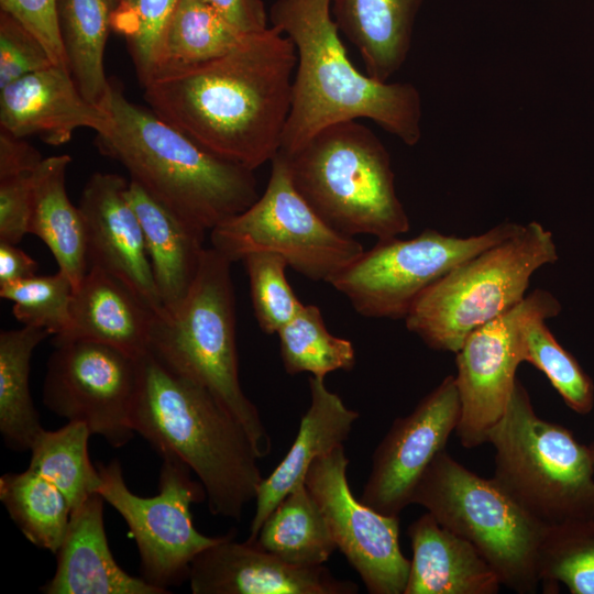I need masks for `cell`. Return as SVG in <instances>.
Returning <instances> with one entry per match:
<instances>
[{"mask_svg":"<svg viewBox=\"0 0 594 594\" xmlns=\"http://www.w3.org/2000/svg\"><path fill=\"white\" fill-rule=\"evenodd\" d=\"M296 64L293 42L271 25L220 57L151 79L143 97L204 150L254 170L280 150Z\"/></svg>","mask_w":594,"mask_h":594,"instance_id":"1","label":"cell"},{"mask_svg":"<svg viewBox=\"0 0 594 594\" xmlns=\"http://www.w3.org/2000/svg\"><path fill=\"white\" fill-rule=\"evenodd\" d=\"M270 20L290 38L297 56L282 153H294L327 125L358 119L373 121L407 146L420 141V92L410 82L378 81L355 68L331 0H276Z\"/></svg>","mask_w":594,"mask_h":594,"instance_id":"2","label":"cell"},{"mask_svg":"<svg viewBox=\"0 0 594 594\" xmlns=\"http://www.w3.org/2000/svg\"><path fill=\"white\" fill-rule=\"evenodd\" d=\"M136 363L133 430L198 477L211 514L240 520L264 479L249 433L206 388L150 351Z\"/></svg>","mask_w":594,"mask_h":594,"instance_id":"3","label":"cell"},{"mask_svg":"<svg viewBox=\"0 0 594 594\" xmlns=\"http://www.w3.org/2000/svg\"><path fill=\"white\" fill-rule=\"evenodd\" d=\"M107 111L112 122L97 134L100 152L189 226L211 231L258 198L254 170L204 150L117 85Z\"/></svg>","mask_w":594,"mask_h":594,"instance_id":"4","label":"cell"},{"mask_svg":"<svg viewBox=\"0 0 594 594\" xmlns=\"http://www.w3.org/2000/svg\"><path fill=\"white\" fill-rule=\"evenodd\" d=\"M284 156L298 193L336 231L377 239L409 231L389 153L358 120L327 125Z\"/></svg>","mask_w":594,"mask_h":594,"instance_id":"5","label":"cell"},{"mask_svg":"<svg viewBox=\"0 0 594 594\" xmlns=\"http://www.w3.org/2000/svg\"><path fill=\"white\" fill-rule=\"evenodd\" d=\"M231 264L213 248H205L186 298L174 311L155 316L148 351L217 398L263 459L272 451V440L239 380Z\"/></svg>","mask_w":594,"mask_h":594,"instance_id":"6","label":"cell"},{"mask_svg":"<svg viewBox=\"0 0 594 594\" xmlns=\"http://www.w3.org/2000/svg\"><path fill=\"white\" fill-rule=\"evenodd\" d=\"M494 481L546 526L594 518V459L565 427L540 418L516 381L505 415L488 437Z\"/></svg>","mask_w":594,"mask_h":594,"instance_id":"7","label":"cell"},{"mask_svg":"<svg viewBox=\"0 0 594 594\" xmlns=\"http://www.w3.org/2000/svg\"><path fill=\"white\" fill-rule=\"evenodd\" d=\"M558 258L549 230L537 221L522 224L428 287L404 319L406 327L429 348L457 353L473 330L519 304L534 273Z\"/></svg>","mask_w":594,"mask_h":594,"instance_id":"8","label":"cell"},{"mask_svg":"<svg viewBox=\"0 0 594 594\" xmlns=\"http://www.w3.org/2000/svg\"><path fill=\"white\" fill-rule=\"evenodd\" d=\"M411 504L471 542L501 584L519 594L537 592L538 553L548 526L527 514L493 477L480 476L443 450L417 483Z\"/></svg>","mask_w":594,"mask_h":594,"instance_id":"9","label":"cell"},{"mask_svg":"<svg viewBox=\"0 0 594 594\" xmlns=\"http://www.w3.org/2000/svg\"><path fill=\"white\" fill-rule=\"evenodd\" d=\"M264 193L242 212L210 231L211 244L231 263L255 252L280 255L311 280H329L364 251L353 237L327 224L293 184L278 152Z\"/></svg>","mask_w":594,"mask_h":594,"instance_id":"10","label":"cell"},{"mask_svg":"<svg viewBox=\"0 0 594 594\" xmlns=\"http://www.w3.org/2000/svg\"><path fill=\"white\" fill-rule=\"evenodd\" d=\"M522 224L503 222L461 238L426 229L413 239H377L328 284L367 318L405 319L418 297L459 264L516 234Z\"/></svg>","mask_w":594,"mask_h":594,"instance_id":"11","label":"cell"},{"mask_svg":"<svg viewBox=\"0 0 594 594\" xmlns=\"http://www.w3.org/2000/svg\"><path fill=\"white\" fill-rule=\"evenodd\" d=\"M97 468L101 476L98 494L127 522L138 546L142 578L165 591L188 580L195 558L222 538L202 535L193 522L191 505L206 501L199 480L191 477L185 464L165 458L158 494L142 497L127 486L118 460Z\"/></svg>","mask_w":594,"mask_h":594,"instance_id":"12","label":"cell"},{"mask_svg":"<svg viewBox=\"0 0 594 594\" xmlns=\"http://www.w3.org/2000/svg\"><path fill=\"white\" fill-rule=\"evenodd\" d=\"M562 310L548 290L538 288L514 308L473 330L455 353V384L461 414L455 432L466 449L488 442L507 409L516 371L525 362V332L536 318Z\"/></svg>","mask_w":594,"mask_h":594,"instance_id":"13","label":"cell"},{"mask_svg":"<svg viewBox=\"0 0 594 594\" xmlns=\"http://www.w3.org/2000/svg\"><path fill=\"white\" fill-rule=\"evenodd\" d=\"M43 403L67 421L121 448L134 436L131 410L138 382L136 359L111 345L87 340H53Z\"/></svg>","mask_w":594,"mask_h":594,"instance_id":"14","label":"cell"},{"mask_svg":"<svg viewBox=\"0 0 594 594\" xmlns=\"http://www.w3.org/2000/svg\"><path fill=\"white\" fill-rule=\"evenodd\" d=\"M344 446L316 459L305 483L328 521L337 548L371 594H404L410 561L399 546V516L356 499L348 482Z\"/></svg>","mask_w":594,"mask_h":594,"instance_id":"15","label":"cell"},{"mask_svg":"<svg viewBox=\"0 0 594 594\" xmlns=\"http://www.w3.org/2000/svg\"><path fill=\"white\" fill-rule=\"evenodd\" d=\"M461 414L454 375L446 376L405 417L392 427L374 450L361 501L388 515L411 504L417 483L455 431Z\"/></svg>","mask_w":594,"mask_h":594,"instance_id":"16","label":"cell"},{"mask_svg":"<svg viewBox=\"0 0 594 594\" xmlns=\"http://www.w3.org/2000/svg\"><path fill=\"white\" fill-rule=\"evenodd\" d=\"M128 188L129 182L122 176L95 173L82 189L79 209L86 226L89 266L120 279L161 315L164 308Z\"/></svg>","mask_w":594,"mask_h":594,"instance_id":"17","label":"cell"},{"mask_svg":"<svg viewBox=\"0 0 594 594\" xmlns=\"http://www.w3.org/2000/svg\"><path fill=\"white\" fill-rule=\"evenodd\" d=\"M188 581L194 594H356L359 586L336 578L323 565H290L233 531L193 561Z\"/></svg>","mask_w":594,"mask_h":594,"instance_id":"18","label":"cell"},{"mask_svg":"<svg viewBox=\"0 0 594 594\" xmlns=\"http://www.w3.org/2000/svg\"><path fill=\"white\" fill-rule=\"evenodd\" d=\"M111 117L89 102L67 68L52 65L0 89V127L18 138L37 135L45 143H67L74 131L97 134L111 127Z\"/></svg>","mask_w":594,"mask_h":594,"instance_id":"19","label":"cell"},{"mask_svg":"<svg viewBox=\"0 0 594 594\" xmlns=\"http://www.w3.org/2000/svg\"><path fill=\"white\" fill-rule=\"evenodd\" d=\"M103 498L91 495L72 512L56 552V570L41 591L46 594H165L143 578L125 572L110 550L103 522Z\"/></svg>","mask_w":594,"mask_h":594,"instance_id":"20","label":"cell"},{"mask_svg":"<svg viewBox=\"0 0 594 594\" xmlns=\"http://www.w3.org/2000/svg\"><path fill=\"white\" fill-rule=\"evenodd\" d=\"M309 389L310 405L300 419L294 443L258 486L248 542L255 540L265 518L297 483L305 480L312 462L343 444L360 416L338 394L328 389L324 378L309 377Z\"/></svg>","mask_w":594,"mask_h":594,"instance_id":"21","label":"cell"},{"mask_svg":"<svg viewBox=\"0 0 594 594\" xmlns=\"http://www.w3.org/2000/svg\"><path fill=\"white\" fill-rule=\"evenodd\" d=\"M156 315L124 283L91 265L74 292L68 331L53 340H92L138 359L148 351Z\"/></svg>","mask_w":594,"mask_h":594,"instance_id":"22","label":"cell"},{"mask_svg":"<svg viewBox=\"0 0 594 594\" xmlns=\"http://www.w3.org/2000/svg\"><path fill=\"white\" fill-rule=\"evenodd\" d=\"M413 560L404 594H495L501 581L468 540L425 513L407 529Z\"/></svg>","mask_w":594,"mask_h":594,"instance_id":"23","label":"cell"},{"mask_svg":"<svg viewBox=\"0 0 594 594\" xmlns=\"http://www.w3.org/2000/svg\"><path fill=\"white\" fill-rule=\"evenodd\" d=\"M128 197L142 226L164 312H172L195 282L206 232L183 221L133 180L129 182Z\"/></svg>","mask_w":594,"mask_h":594,"instance_id":"24","label":"cell"},{"mask_svg":"<svg viewBox=\"0 0 594 594\" xmlns=\"http://www.w3.org/2000/svg\"><path fill=\"white\" fill-rule=\"evenodd\" d=\"M426 0H331L339 31L356 47L366 75L386 82L407 59Z\"/></svg>","mask_w":594,"mask_h":594,"instance_id":"25","label":"cell"},{"mask_svg":"<svg viewBox=\"0 0 594 594\" xmlns=\"http://www.w3.org/2000/svg\"><path fill=\"white\" fill-rule=\"evenodd\" d=\"M67 154L43 158L33 172L29 233L40 238L53 254L58 270L79 287L88 268L84 217L66 190Z\"/></svg>","mask_w":594,"mask_h":594,"instance_id":"26","label":"cell"},{"mask_svg":"<svg viewBox=\"0 0 594 594\" xmlns=\"http://www.w3.org/2000/svg\"><path fill=\"white\" fill-rule=\"evenodd\" d=\"M119 0H56L61 40L70 75L82 96L108 113L112 84L103 57Z\"/></svg>","mask_w":594,"mask_h":594,"instance_id":"27","label":"cell"},{"mask_svg":"<svg viewBox=\"0 0 594 594\" xmlns=\"http://www.w3.org/2000/svg\"><path fill=\"white\" fill-rule=\"evenodd\" d=\"M252 543L300 568L323 565L337 549L324 514L305 480L275 506Z\"/></svg>","mask_w":594,"mask_h":594,"instance_id":"28","label":"cell"},{"mask_svg":"<svg viewBox=\"0 0 594 594\" xmlns=\"http://www.w3.org/2000/svg\"><path fill=\"white\" fill-rule=\"evenodd\" d=\"M50 332L23 326L0 333V432L6 446L30 451L44 429L30 391L31 359Z\"/></svg>","mask_w":594,"mask_h":594,"instance_id":"29","label":"cell"},{"mask_svg":"<svg viewBox=\"0 0 594 594\" xmlns=\"http://www.w3.org/2000/svg\"><path fill=\"white\" fill-rule=\"evenodd\" d=\"M245 35L202 0H180L167 28L153 78L220 57Z\"/></svg>","mask_w":594,"mask_h":594,"instance_id":"30","label":"cell"},{"mask_svg":"<svg viewBox=\"0 0 594 594\" xmlns=\"http://www.w3.org/2000/svg\"><path fill=\"white\" fill-rule=\"evenodd\" d=\"M89 428L68 421L57 430L43 429L30 451L28 470L53 483L66 497L72 512L98 493L101 476L88 453Z\"/></svg>","mask_w":594,"mask_h":594,"instance_id":"31","label":"cell"},{"mask_svg":"<svg viewBox=\"0 0 594 594\" xmlns=\"http://www.w3.org/2000/svg\"><path fill=\"white\" fill-rule=\"evenodd\" d=\"M0 499L24 537L56 554L70 520L64 494L50 481L25 470L0 477Z\"/></svg>","mask_w":594,"mask_h":594,"instance_id":"32","label":"cell"},{"mask_svg":"<svg viewBox=\"0 0 594 594\" xmlns=\"http://www.w3.org/2000/svg\"><path fill=\"white\" fill-rule=\"evenodd\" d=\"M277 336L282 362L290 375L307 372L324 378L331 372H348L355 365L352 342L328 331L316 305H304Z\"/></svg>","mask_w":594,"mask_h":594,"instance_id":"33","label":"cell"},{"mask_svg":"<svg viewBox=\"0 0 594 594\" xmlns=\"http://www.w3.org/2000/svg\"><path fill=\"white\" fill-rule=\"evenodd\" d=\"M538 575L546 593H558L561 583L572 594H594V518L547 527Z\"/></svg>","mask_w":594,"mask_h":594,"instance_id":"34","label":"cell"},{"mask_svg":"<svg viewBox=\"0 0 594 594\" xmlns=\"http://www.w3.org/2000/svg\"><path fill=\"white\" fill-rule=\"evenodd\" d=\"M180 0H120L111 29L128 44L136 76L145 85L156 74L165 34Z\"/></svg>","mask_w":594,"mask_h":594,"instance_id":"35","label":"cell"},{"mask_svg":"<svg viewBox=\"0 0 594 594\" xmlns=\"http://www.w3.org/2000/svg\"><path fill=\"white\" fill-rule=\"evenodd\" d=\"M546 320L536 318L528 323L525 362L547 376L570 409L579 415H587L594 406V383L573 354L557 341Z\"/></svg>","mask_w":594,"mask_h":594,"instance_id":"36","label":"cell"},{"mask_svg":"<svg viewBox=\"0 0 594 594\" xmlns=\"http://www.w3.org/2000/svg\"><path fill=\"white\" fill-rule=\"evenodd\" d=\"M0 296L13 302L12 312L23 326L43 328L54 338L69 329L74 287L59 270L1 285Z\"/></svg>","mask_w":594,"mask_h":594,"instance_id":"37","label":"cell"},{"mask_svg":"<svg viewBox=\"0 0 594 594\" xmlns=\"http://www.w3.org/2000/svg\"><path fill=\"white\" fill-rule=\"evenodd\" d=\"M242 262L258 326L266 334H277L304 306L286 278L288 265L280 255L268 252L251 253Z\"/></svg>","mask_w":594,"mask_h":594,"instance_id":"38","label":"cell"},{"mask_svg":"<svg viewBox=\"0 0 594 594\" xmlns=\"http://www.w3.org/2000/svg\"><path fill=\"white\" fill-rule=\"evenodd\" d=\"M54 65L44 45L11 14L0 12V89Z\"/></svg>","mask_w":594,"mask_h":594,"instance_id":"39","label":"cell"},{"mask_svg":"<svg viewBox=\"0 0 594 594\" xmlns=\"http://www.w3.org/2000/svg\"><path fill=\"white\" fill-rule=\"evenodd\" d=\"M0 8L38 38L54 65L68 69L58 29L56 0H0Z\"/></svg>","mask_w":594,"mask_h":594,"instance_id":"40","label":"cell"},{"mask_svg":"<svg viewBox=\"0 0 594 594\" xmlns=\"http://www.w3.org/2000/svg\"><path fill=\"white\" fill-rule=\"evenodd\" d=\"M33 173L0 179V242L19 244L29 233Z\"/></svg>","mask_w":594,"mask_h":594,"instance_id":"41","label":"cell"},{"mask_svg":"<svg viewBox=\"0 0 594 594\" xmlns=\"http://www.w3.org/2000/svg\"><path fill=\"white\" fill-rule=\"evenodd\" d=\"M202 1L242 33H256L268 28L263 0Z\"/></svg>","mask_w":594,"mask_h":594,"instance_id":"42","label":"cell"},{"mask_svg":"<svg viewBox=\"0 0 594 594\" xmlns=\"http://www.w3.org/2000/svg\"><path fill=\"white\" fill-rule=\"evenodd\" d=\"M43 161L41 153L25 142L7 132L0 131V179L33 173Z\"/></svg>","mask_w":594,"mask_h":594,"instance_id":"43","label":"cell"},{"mask_svg":"<svg viewBox=\"0 0 594 594\" xmlns=\"http://www.w3.org/2000/svg\"><path fill=\"white\" fill-rule=\"evenodd\" d=\"M37 263L15 244L0 242V286L36 275Z\"/></svg>","mask_w":594,"mask_h":594,"instance_id":"44","label":"cell"},{"mask_svg":"<svg viewBox=\"0 0 594 594\" xmlns=\"http://www.w3.org/2000/svg\"><path fill=\"white\" fill-rule=\"evenodd\" d=\"M590 448H591V450H592L593 459H594V441L590 444Z\"/></svg>","mask_w":594,"mask_h":594,"instance_id":"45","label":"cell"},{"mask_svg":"<svg viewBox=\"0 0 594 594\" xmlns=\"http://www.w3.org/2000/svg\"><path fill=\"white\" fill-rule=\"evenodd\" d=\"M120 1V0H119Z\"/></svg>","mask_w":594,"mask_h":594,"instance_id":"46","label":"cell"}]
</instances>
